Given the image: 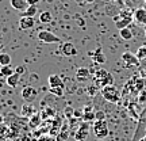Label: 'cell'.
Here are the masks:
<instances>
[{
	"label": "cell",
	"mask_w": 146,
	"mask_h": 141,
	"mask_svg": "<svg viewBox=\"0 0 146 141\" xmlns=\"http://www.w3.org/2000/svg\"><path fill=\"white\" fill-rule=\"evenodd\" d=\"M94 83L98 88L102 90L107 87V86L114 84V76L106 69H98L94 75Z\"/></svg>",
	"instance_id": "obj_1"
},
{
	"label": "cell",
	"mask_w": 146,
	"mask_h": 141,
	"mask_svg": "<svg viewBox=\"0 0 146 141\" xmlns=\"http://www.w3.org/2000/svg\"><path fill=\"white\" fill-rule=\"evenodd\" d=\"M100 92H102V95H103V98H104L107 102H110V103H118L120 100V92L119 90L115 87L114 84L112 86H107V87H104V88L100 90Z\"/></svg>",
	"instance_id": "obj_2"
},
{
	"label": "cell",
	"mask_w": 146,
	"mask_h": 141,
	"mask_svg": "<svg viewBox=\"0 0 146 141\" xmlns=\"http://www.w3.org/2000/svg\"><path fill=\"white\" fill-rule=\"evenodd\" d=\"M94 133H95V136L98 137L99 140H104L106 137L108 136V125H107V121L106 120L95 121Z\"/></svg>",
	"instance_id": "obj_3"
},
{
	"label": "cell",
	"mask_w": 146,
	"mask_h": 141,
	"mask_svg": "<svg viewBox=\"0 0 146 141\" xmlns=\"http://www.w3.org/2000/svg\"><path fill=\"white\" fill-rule=\"evenodd\" d=\"M36 38L41 42H43V43H54V42L61 43V39L56 34H53L50 30H41L36 34Z\"/></svg>",
	"instance_id": "obj_4"
},
{
	"label": "cell",
	"mask_w": 146,
	"mask_h": 141,
	"mask_svg": "<svg viewBox=\"0 0 146 141\" xmlns=\"http://www.w3.org/2000/svg\"><path fill=\"white\" fill-rule=\"evenodd\" d=\"M60 53L65 56V57H73V56H77V47L74 43L72 42H61L60 45Z\"/></svg>",
	"instance_id": "obj_5"
},
{
	"label": "cell",
	"mask_w": 146,
	"mask_h": 141,
	"mask_svg": "<svg viewBox=\"0 0 146 141\" xmlns=\"http://www.w3.org/2000/svg\"><path fill=\"white\" fill-rule=\"evenodd\" d=\"M21 95L26 103H33L36 99V96H38V91L33 86H26V87H23Z\"/></svg>",
	"instance_id": "obj_6"
},
{
	"label": "cell",
	"mask_w": 146,
	"mask_h": 141,
	"mask_svg": "<svg viewBox=\"0 0 146 141\" xmlns=\"http://www.w3.org/2000/svg\"><path fill=\"white\" fill-rule=\"evenodd\" d=\"M130 23H131V14H129L127 11H122L119 18L115 19V26H116L118 30H122V29L129 27Z\"/></svg>",
	"instance_id": "obj_7"
},
{
	"label": "cell",
	"mask_w": 146,
	"mask_h": 141,
	"mask_svg": "<svg viewBox=\"0 0 146 141\" xmlns=\"http://www.w3.org/2000/svg\"><path fill=\"white\" fill-rule=\"evenodd\" d=\"M122 60L126 64V67H138L139 65V60L137 57V54H133L130 52H125L122 54Z\"/></svg>",
	"instance_id": "obj_8"
},
{
	"label": "cell",
	"mask_w": 146,
	"mask_h": 141,
	"mask_svg": "<svg viewBox=\"0 0 146 141\" xmlns=\"http://www.w3.org/2000/svg\"><path fill=\"white\" fill-rule=\"evenodd\" d=\"M34 26H35V19L33 16H21V19H19L21 30H30Z\"/></svg>",
	"instance_id": "obj_9"
},
{
	"label": "cell",
	"mask_w": 146,
	"mask_h": 141,
	"mask_svg": "<svg viewBox=\"0 0 146 141\" xmlns=\"http://www.w3.org/2000/svg\"><path fill=\"white\" fill-rule=\"evenodd\" d=\"M89 134V129H88V124L84 121L83 124L80 125V128H78V130L76 132V134H74V137H76V140L77 141H85L87 140V137H88Z\"/></svg>",
	"instance_id": "obj_10"
},
{
	"label": "cell",
	"mask_w": 146,
	"mask_h": 141,
	"mask_svg": "<svg viewBox=\"0 0 146 141\" xmlns=\"http://www.w3.org/2000/svg\"><path fill=\"white\" fill-rule=\"evenodd\" d=\"M145 128H146V107H145V110L142 111L139 120H138V126H137V132H135V134H134L133 141H139V133H141V129L143 130Z\"/></svg>",
	"instance_id": "obj_11"
},
{
	"label": "cell",
	"mask_w": 146,
	"mask_h": 141,
	"mask_svg": "<svg viewBox=\"0 0 146 141\" xmlns=\"http://www.w3.org/2000/svg\"><path fill=\"white\" fill-rule=\"evenodd\" d=\"M89 57L94 60L95 64H104L106 63V57L104 54H103V50H102V47H98V49H95L92 52H89Z\"/></svg>",
	"instance_id": "obj_12"
},
{
	"label": "cell",
	"mask_w": 146,
	"mask_h": 141,
	"mask_svg": "<svg viewBox=\"0 0 146 141\" xmlns=\"http://www.w3.org/2000/svg\"><path fill=\"white\" fill-rule=\"evenodd\" d=\"M134 21L145 27L146 26V8H138L134 12Z\"/></svg>",
	"instance_id": "obj_13"
},
{
	"label": "cell",
	"mask_w": 146,
	"mask_h": 141,
	"mask_svg": "<svg viewBox=\"0 0 146 141\" xmlns=\"http://www.w3.org/2000/svg\"><path fill=\"white\" fill-rule=\"evenodd\" d=\"M47 83H49V87H61V88L65 87L62 79L60 78L58 75H50L47 78Z\"/></svg>",
	"instance_id": "obj_14"
},
{
	"label": "cell",
	"mask_w": 146,
	"mask_h": 141,
	"mask_svg": "<svg viewBox=\"0 0 146 141\" xmlns=\"http://www.w3.org/2000/svg\"><path fill=\"white\" fill-rule=\"evenodd\" d=\"M11 5H12V8H15V10L18 11H25L29 7V4H27L26 0H10Z\"/></svg>",
	"instance_id": "obj_15"
},
{
	"label": "cell",
	"mask_w": 146,
	"mask_h": 141,
	"mask_svg": "<svg viewBox=\"0 0 146 141\" xmlns=\"http://www.w3.org/2000/svg\"><path fill=\"white\" fill-rule=\"evenodd\" d=\"M91 76V71L88 68H78L76 71V78L78 80H87Z\"/></svg>",
	"instance_id": "obj_16"
},
{
	"label": "cell",
	"mask_w": 146,
	"mask_h": 141,
	"mask_svg": "<svg viewBox=\"0 0 146 141\" xmlns=\"http://www.w3.org/2000/svg\"><path fill=\"white\" fill-rule=\"evenodd\" d=\"M41 120H42L41 113H34V114L30 117V121H29V125H30V128H36V126L41 124Z\"/></svg>",
	"instance_id": "obj_17"
},
{
	"label": "cell",
	"mask_w": 146,
	"mask_h": 141,
	"mask_svg": "<svg viewBox=\"0 0 146 141\" xmlns=\"http://www.w3.org/2000/svg\"><path fill=\"white\" fill-rule=\"evenodd\" d=\"M19 80H21V75L19 73H14V75H11V76H8L7 78V84L10 86V87H16L18 84H19Z\"/></svg>",
	"instance_id": "obj_18"
},
{
	"label": "cell",
	"mask_w": 146,
	"mask_h": 141,
	"mask_svg": "<svg viewBox=\"0 0 146 141\" xmlns=\"http://www.w3.org/2000/svg\"><path fill=\"white\" fill-rule=\"evenodd\" d=\"M15 73V71H14V68L11 67V65H4V67H0V76L1 78H8V76H11V75H14Z\"/></svg>",
	"instance_id": "obj_19"
},
{
	"label": "cell",
	"mask_w": 146,
	"mask_h": 141,
	"mask_svg": "<svg viewBox=\"0 0 146 141\" xmlns=\"http://www.w3.org/2000/svg\"><path fill=\"white\" fill-rule=\"evenodd\" d=\"M53 21V15L50 11H42L39 14V22L41 23H50Z\"/></svg>",
	"instance_id": "obj_20"
},
{
	"label": "cell",
	"mask_w": 146,
	"mask_h": 141,
	"mask_svg": "<svg viewBox=\"0 0 146 141\" xmlns=\"http://www.w3.org/2000/svg\"><path fill=\"white\" fill-rule=\"evenodd\" d=\"M119 34H120V38L125 39V41H130V39H133V37H134V34H133V31H131V29H129V27L119 30Z\"/></svg>",
	"instance_id": "obj_21"
},
{
	"label": "cell",
	"mask_w": 146,
	"mask_h": 141,
	"mask_svg": "<svg viewBox=\"0 0 146 141\" xmlns=\"http://www.w3.org/2000/svg\"><path fill=\"white\" fill-rule=\"evenodd\" d=\"M83 120L85 121V122L92 121V120H96V113H94V111H92V109L85 107V109H84V114H83Z\"/></svg>",
	"instance_id": "obj_22"
},
{
	"label": "cell",
	"mask_w": 146,
	"mask_h": 141,
	"mask_svg": "<svg viewBox=\"0 0 146 141\" xmlns=\"http://www.w3.org/2000/svg\"><path fill=\"white\" fill-rule=\"evenodd\" d=\"M36 11H38L36 5H29L26 10L21 12V16H33L34 18L36 15Z\"/></svg>",
	"instance_id": "obj_23"
},
{
	"label": "cell",
	"mask_w": 146,
	"mask_h": 141,
	"mask_svg": "<svg viewBox=\"0 0 146 141\" xmlns=\"http://www.w3.org/2000/svg\"><path fill=\"white\" fill-rule=\"evenodd\" d=\"M68 136H69L68 126H66V125H62L61 130L58 132V134H57V141H65L66 138H68Z\"/></svg>",
	"instance_id": "obj_24"
},
{
	"label": "cell",
	"mask_w": 146,
	"mask_h": 141,
	"mask_svg": "<svg viewBox=\"0 0 146 141\" xmlns=\"http://www.w3.org/2000/svg\"><path fill=\"white\" fill-rule=\"evenodd\" d=\"M11 64V56L8 53H0V65L4 67V65H10Z\"/></svg>",
	"instance_id": "obj_25"
},
{
	"label": "cell",
	"mask_w": 146,
	"mask_h": 141,
	"mask_svg": "<svg viewBox=\"0 0 146 141\" xmlns=\"http://www.w3.org/2000/svg\"><path fill=\"white\" fill-rule=\"evenodd\" d=\"M135 54H137V57H138L139 61L146 60V45H142V46L138 47V50H137Z\"/></svg>",
	"instance_id": "obj_26"
},
{
	"label": "cell",
	"mask_w": 146,
	"mask_h": 141,
	"mask_svg": "<svg viewBox=\"0 0 146 141\" xmlns=\"http://www.w3.org/2000/svg\"><path fill=\"white\" fill-rule=\"evenodd\" d=\"M49 92L52 95L58 96V98L64 96V88H61V87H49Z\"/></svg>",
	"instance_id": "obj_27"
},
{
	"label": "cell",
	"mask_w": 146,
	"mask_h": 141,
	"mask_svg": "<svg viewBox=\"0 0 146 141\" xmlns=\"http://www.w3.org/2000/svg\"><path fill=\"white\" fill-rule=\"evenodd\" d=\"M33 114H34V110H33V107L29 105V103L22 107V115H23V117H31Z\"/></svg>",
	"instance_id": "obj_28"
},
{
	"label": "cell",
	"mask_w": 146,
	"mask_h": 141,
	"mask_svg": "<svg viewBox=\"0 0 146 141\" xmlns=\"http://www.w3.org/2000/svg\"><path fill=\"white\" fill-rule=\"evenodd\" d=\"M98 90H99V88H98V87L94 84V86H91V87L88 88V94L91 95V96H95V94L98 92Z\"/></svg>",
	"instance_id": "obj_29"
},
{
	"label": "cell",
	"mask_w": 146,
	"mask_h": 141,
	"mask_svg": "<svg viewBox=\"0 0 146 141\" xmlns=\"http://www.w3.org/2000/svg\"><path fill=\"white\" fill-rule=\"evenodd\" d=\"M15 72H16V73H19V75H21V76H22L23 73L26 72V68H25L23 65H19V67H18V68L15 69Z\"/></svg>",
	"instance_id": "obj_30"
},
{
	"label": "cell",
	"mask_w": 146,
	"mask_h": 141,
	"mask_svg": "<svg viewBox=\"0 0 146 141\" xmlns=\"http://www.w3.org/2000/svg\"><path fill=\"white\" fill-rule=\"evenodd\" d=\"M100 120H106V115L103 111H98L96 113V121H100Z\"/></svg>",
	"instance_id": "obj_31"
},
{
	"label": "cell",
	"mask_w": 146,
	"mask_h": 141,
	"mask_svg": "<svg viewBox=\"0 0 146 141\" xmlns=\"http://www.w3.org/2000/svg\"><path fill=\"white\" fill-rule=\"evenodd\" d=\"M26 1H27V4L29 5H36L41 0H26Z\"/></svg>",
	"instance_id": "obj_32"
},
{
	"label": "cell",
	"mask_w": 146,
	"mask_h": 141,
	"mask_svg": "<svg viewBox=\"0 0 146 141\" xmlns=\"http://www.w3.org/2000/svg\"><path fill=\"white\" fill-rule=\"evenodd\" d=\"M141 78H146V69H142L141 71Z\"/></svg>",
	"instance_id": "obj_33"
},
{
	"label": "cell",
	"mask_w": 146,
	"mask_h": 141,
	"mask_svg": "<svg viewBox=\"0 0 146 141\" xmlns=\"http://www.w3.org/2000/svg\"><path fill=\"white\" fill-rule=\"evenodd\" d=\"M1 42H3V35H1V33H0V45H1Z\"/></svg>",
	"instance_id": "obj_34"
},
{
	"label": "cell",
	"mask_w": 146,
	"mask_h": 141,
	"mask_svg": "<svg viewBox=\"0 0 146 141\" xmlns=\"http://www.w3.org/2000/svg\"><path fill=\"white\" fill-rule=\"evenodd\" d=\"M143 31H145V37H146V26L143 27Z\"/></svg>",
	"instance_id": "obj_35"
},
{
	"label": "cell",
	"mask_w": 146,
	"mask_h": 141,
	"mask_svg": "<svg viewBox=\"0 0 146 141\" xmlns=\"http://www.w3.org/2000/svg\"><path fill=\"white\" fill-rule=\"evenodd\" d=\"M1 122H3V118H1V117H0V125H1Z\"/></svg>",
	"instance_id": "obj_36"
},
{
	"label": "cell",
	"mask_w": 146,
	"mask_h": 141,
	"mask_svg": "<svg viewBox=\"0 0 146 141\" xmlns=\"http://www.w3.org/2000/svg\"><path fill=\"white\" fill-rule=\"evenodd\" d=\"M1 49H3V45H0V53H1Z\"/></svg>",
	"instance_id": "obj_37"
},
{
	"label": "cell",
	"mask_w": 146,
	"mask_h": 141,
	"mask_svg": "<svg viewBox=\"0 0 146 141\" xmlns=\"http://www.w3.org/2000/svg\"><path fill=\"white\" fill-rule=\"evenodd\" d=\"M99 141H103V140H99Z\"/></svg>",
	"instance_id": "obj_38"
}]
</instances>
